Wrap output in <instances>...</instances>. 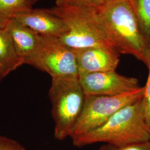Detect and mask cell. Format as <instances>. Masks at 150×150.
Returning <instances> with one entry per match:
<instances>
[{"label":"cell","instance_id":"13","mask_svg":"<svg viewBox=\"0 0 150 150\" xmlns=\"http://www.w3.org/2000/svg\"><path fill=\"white\" fill-rule=\"evenodd\" d=\"M140 29L148 45H150V0H129Z\"/></svg>","mask_w":150,"mask_h":150},{"label":"cell","instance_id":"20","mask_svg":"<svg viewBox=\"0 0 150 150\" xmlns=\"http://www.w3.org/2000/svg\"></svg>","mask_w":150,"mask_h":150},{"label":"cell","instance_id":"12","mask_svg":"<svg viewBox=\"0 0 150 150\" xmlns=\"http://www.w3.org/2000/svg\"><path fill=\"white\" fill-rule=\"evenodd\" d=\"M31 8L26 0H0V28L6 29L17 15Z\"/></svg>","mask_w":150,"mask_h":150},{"label":"cell","instance_id":"3","mask_svg":"<svg viewBox=\"0 0 150 150\" xmlns=\"http://www.w3.org/2000/svg\"><path fill=\"white\" fill-rule=\"evenodd\" d=\"M50 10L61 18L68 27V32L59 39L70 48L103 46L115 48L102 26L96 8L56 5Z\"/></svg>","mask_w":150,"mask_h":150},{"label":"cell","instance_id":"9","mask_svg":"<svg viewBox=\"0 0 150 150\" xmlns=\"http://www.w3.org/2000/svg\"><path fill=\"white\" fill-rule=\"evenodd\" d=\"M15 20L41 36L62 38L69 28L64 20L50 9H33L17 15Z\"/></svg>","mask_w":150,"mask_h":150},{"label":"cell","instance_id":"7","mask_svg":"<svg viewBox=\"0 0 150 150\" xmlns=\"http://www.w3.org/2000/svg\"><path fill=\"white\" fill-rule=\"evenodd\" d=\"M79 79L86 96H116L141 87L137 79L120 75L116 71L81 74Z\"/></svg>","mask_w":150,"mask_h":150},{"label":"cell","instance_id":"17","mask_svg":"<svg viewBox=\"0 0 150 150\" xmlns=\"http://www.w3.org/2000/svg\"><path fill=\"white\" fill-rule=\"evenodd\" d=\"M0 150H27L16 140L0 134Z\"/></svg>","mask_w":150,"mask_h":150},{"label":"cell","instance_id":"15","mask_svg":"<svg viewBox=\"0 0 150 150\" xmlns=\"http://www.w3.org/2000/svg\"><path fill=\"white\" fill-rule=\"evenodd\" d=\"M109 0H57L56 5L80 6L92 8H98Z\"/></svg>","mask_w":150,"mask_h":150},{"label":"cell","instance_id":"2","mask_svg":"<svg viewBox=\"0 0 150 150\" xmlns=\"http://www.w3.org/2000/svg\"><path fill=\"white\" fill-rule=\"evenodd\" d=\"M107 36L115 48L144 64L149 45L145 40L129 0H109L97 8Z\"/></svg>","mask_w":150,"mask_h":150},{"label":"cell","instance_id":"14","mask_svg":"<svg viewBox=\"0 0 150 150\" xmlns=\"http://www.w3.org/2000/svg\"><path fill=\"white\" fill-rule=\"evenodd\" d=\"M145 64L149 70V76L145 86V93L142 98V104L146 121L150 127V45L149 46L146 55Z\"/></svg>","mask_w":150,"mask_h":150},{"label":"cell","instance_id":"10","mask_svg":"<svg viewBox=\"0 0 150 150\" xmlns=\"http://www.w3.org/2000/svg\"><path fill=\"white\" fill-rule=\"evenodd\" d=\"M6 29L9 32L16 53L23 64L31 66L40 35L15 19Z\"/></svg>","mask_w":150,"mask_h":150},{"label":"cell","instance_id":"4","mask_svg":"<svg viewBox=\"0 0 150 150\" xmlns=\"http://www.w3.org/2000/svg\"><path fill=\"white\" fill-rule=\"evenodd\" d=\"M48 96L54 122V139L61 141L70 137L86 98L79 76L52 78Z\"/></svg>","mask_w":150,"mask_h":150},{"label":"cell","instance_id":"18","mask_svg":"<svg viewBox=\"0 0 150 150\" xmlns=\"http://www.w3.org/2000/svg\"><path fill=\"white\" fill-rule=\"evenodd\" d=\"M28 4H30L31 5H34L35 3H36L39 0H26Z\"/></svg>","mask_w":150,"mask_h":150},{"label":"cell","instance_id":"8","mask_svg":"<svg viewBox=\"0 0 150 150\" xmlns=\"http://www.w3.org/2000/svg\"><path fill=\"white\" fill-rule=\"evenodd\" d=\"M73 50L79 75L114 71L117 69L120 55L115 48L101 46Z\"/></svg>","mask_w":150,"mask_h":150},{"label":"cell","instance_id":"11","mask_svg":"<svg viewBox=\"0 0 150 150\" xmlns=\"http://www.w3.org/2000/svg\"><path fill=\"white\" fill-rule=\"evenodd\" d=\"M23 64L7 29L0 28V72L4 77Z\"/></svg>","mask_w":150,"mask_h":150},{"label":"cell","instance_id":"16","mask_svg":"<svg viewBox=\"0 0 150 150\" xmlns=\"http://www.w3.org/2000/svg\"><path fill=\"white\" fill-rule=\"evenodd\" d=\"M97 150H150V141L123 146L104 144L101 146Z\"/></svg>","mask_w":150,"mask_h":150},{"label":"cell","instance_id":"1","mask_svg":"<svg viewBox=\"0 0 150 150\" xmlns=\"http://www.w3.org/2000/svg\"><path fill=\"white\" fill-rule=\"evenodd\" d=\"M150 128L141 99L120 110L97 129L72 140L77 147L97 142L113 146L145 142L150 141Z\"/></svg>","mask_w":150,"mask_h":150},{"label":"cell","instance_id":"6","mask_svg":"<svg viewBox=\"0 0 150 150\" xmlns=\"http://www.w3.org/2000/svg\"><path fill=\"white\" fill-rule=\"evenodd\" d=\"M31 66L51 78L79 76L74 50L59 38L40 35Z\"/></svg>","mask_w":150,"mask_h":150},{"label":"cell","instance_id":"5","mask_svg":"<svg viewBox=\"0 0 150 150\" xmlns=\"http://www.w3.org/2000/svg\"><path fill=\"white\" fill-rule=\"evenodd\" d=\"M144 93L145 86L116 96H86L83 110L70 138L73 139L100 127L121 108L142 99Z\"/></svg>","mask_w":150,"mask_h":150},{"label":"cell","instance_id":"19","mask_svg":"<svg viewBox=\"0 0 150 150\" xmlns=\"http://www.w3.org/2000/svg\"><path fill=\"white\" fill-rule=\"evenodd\" d=\"M4 78V76L2 75V74L1 73V72H0V82H1V81H2V80Z\"/></svg>","mask_w":150,"mask_h":150}]
</instances>
